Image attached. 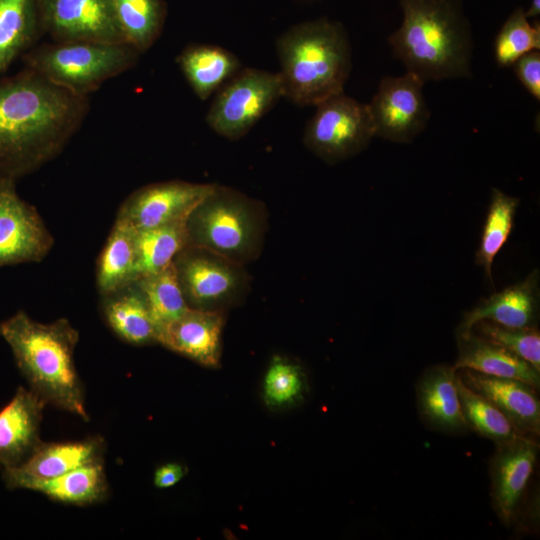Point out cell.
I'll return each mask as SVG.
<instances>
[{
    "instance_id": "6da1fadb",
    "label": "cell",
    "mask_w": 540,
    "mask_h": 540,
    "mask_svg": "<svg viewBox=\"0 0 540 540\" xmlns=\"http://www.w3.org/2000/svg\"><path fill=\"white\" fill-rule=\"evenodd\" d=\"M76 95L25 67L0 79V179L16 181L67 146L89 112Z\"/></svg>"
},
{
    "instance_id": "7a4b0ae2",
    "label": "cell",
    "mask_w": 540,
    "mask_h": 540,
    "mask_svg": "<svg viewBox=\"0 0 540 540\" xmlns=\"http://www.w3.org/2000/svg\"><path fill=\"white\" fill-rule=\"evenodd\" d=\"M403 21L388 42L424 82L471 78L473 37L459 0H399Z\"/></svg>"
},
{
    "instance_id": "3957f363",
    "label": "cell",
    "mask_w": 540,
    "mask_h": 540,
    "mask_svg": "<svg viewBox=\"0 0 540 540\" xmlns=\"http://www.w3.org/2000/svg\"><path fill=\"white\" fill-rule=\"evenodd\" d=\"M0 336L33 392L47 404L89 420L74 362L79 333L67 319L43 324L20 310L0 322Z\"/></svg>"
},
{
    "instance_id": "277c9868",
    "label": "cell",
    "mask_w": 540,
    "mask_h": 540,
    "mask_svg": "<svg viewBox=\"0 0 540 540\" xmlns=\"http://www.w3.org/2000/svg\"><path fill=\"white\" fill-rule=\"evenodd\" d=\"M283 97L316 106L344 93L352 52L343 25L326 17L296 24L276 41Z\"/></svg>"
},
{
    "instance_id": "5b68a950",
    "label": "cell",
    "mask_w": 540,
    "mask_h": 540,
    "mask_svg": "<svg viewBox=\"0 0 540 540\" xmlns=\"http://www.w3.org/2000/svg\"><path fill=\"white\" fill-rule=\"evenodd\" d=\"M261 203L216 185L185 220L188 245L204 248L243 265L262 246L265 215Z\"/></svg>"
},
{
    "instance_id": "8992f818",
    "label": "cell",
    "mask_w": 540,
    "mask_h": 540,
    "mask_svg": "<svg viewBox=\"0 0 540 540\" xmlns=\"http://www.w3.org/2000/svg\"><path fill=\"white\" fill-rule=\"evenodd\" d=\"M139 56L127 43L53 41L31 48L22 59L25 67L52 83L88 97L107 80L133 68Z\"/></svg>"
},
{
    "instance_id": "52a82bcc",
    "label": "cell",
    "mask_w": 540,
    "mask_h": 540,
    "mask_svg": "<svg viewBox=\"0 0 540 540\" xmlns=\"http://www.w3.org/2000/svg\"><path fill=\"white\" fill-rule=\"evenodd\" d=\"M282 97L278 72L241 68L215 93L205 119L218 135L238 140Z\"/></svg>"
},
{
    "instance_id": "ba28073f",
    "label": "cell",
    "mask_w": 540,
    "mask_h": 540,
    "mask_svg": "<svg viewBox=\"0 0 540 540\" xmlns=\"http://www.w3.org/2000/svg\"><path fill=\"white\" fill-rule=\"evenodd\" d=\"M373 137L369 105L341 93L316 105L303 141L317 157L334 164L360 153Z\"/></svg>"
},
{
    "instance_id": "9c48e42d",
    "label": "cell",
    "mask_w": 540,
    "mask_h": 540,
    "mask_svg": "<svg viewBox=\"0 0 540 540\" xmlns=\"http://www.w3.org/2000/svg\"><path fill=\"white\" fill-rule=\"evenodd\" d=\"M172 264L190 308L216 310L235 300L246 286L241 264L204 248L187 245Z\"/></svg>"
},
{
    "instance_id": "30bf717a",
    "label": "cell",
    "mask_w": 540,
    "mask_h": 540,
    "mask_svg": "<svg viewBox=\"0 0 540 540\" xmlns=\"http://www.w3.org/2000/svg\"><path fill=\"white\" fill-rule=\"evenodd\" d=\"M418 76H385L369 105L375 137L396 143L412 142L427 126L430 110Z\"/></svg>"
},
{
    "instance_id": "8fae6325",
    "label": "cell",
    "mask_w": 540,
    "mask_h": 540,
    "mask_svg": "<svg viewBox=\"0 0 540 540\" xmlns=\"http://www.w3.org/2000/svg\"><path fill=\"white\" fill-rule=\"evenodd\" d=\"M15 183L0 179V267L40 262L54 243L37 209L17 194Z\"/></svg>"
},
{
    "instance_id": "7c38bea8",
    "label": "cell",
    "mask_w": 540,
    "mask_h": 540,
    "mask_svg": "<svg viewBox=\"0 0 540 540\" xmlns=\"http://www.w3.org/2000/svg\"><path fill=\"white\" fill-rule=\"evenodd\" d=\"M214 186L179 180L148 184L123 201L116 220L125 222L136 231L185 221Z\"/></svg>"
},
{
    "instance_id": "4fadbf2b",
    "label": "cell",
    "mask_w": 540,
    "mask_h": 540,
    "mask_svg": "<svg viewBox=\"0 0 540 540\" xmlns=\"http://www.w3.org/2000/svg\"><path fill=\"white\" fill-rule=\"evenodd\" d=\"M43 33L54 42L125 43L112 0H37Z\"/></svg>"
},
{
    "instance_id": "5bb4252c",
    "label": "cell",
    "mask_w": 540,
    "mask_h": 540,
    "mask_svg": "<svg viewBox=\"0 0 540 540\" xmlns=\"http://www.w3.org/2000/svg\"><path fill=\"white\" fill-rule=\"evenodd\" d=\"M538 445L529 436L497 444L490 462L491 497L502 522L510 523L533 474Z\"/></svg>"
},
{
    "instance_id": "9a60e30c",
    "label": "cell",
    "mask_w": 540,
    "mask_h": 540,
    "mask_svg": "<svg viewBox=\"0 0 540 540\" xmlns=\"http://www.w3.org/2000/svg\"><path fill=\"white\" fill-rule=\"evenodd\" d=\"M103 453L101 437L73 442H42L23 464L3 470V479L10 489H25L31 482L52 479L81 466L102 462Z\"/></svg>"
},
{
    "instance_id": "2e32d148",
    "label": "cell",
    "mask_w": 540,
    "mask_h": 540,
    "mask_svg": "<svg viewBox=\"0 0 540 540\" xmlns=\"http://www.w3.org/2000/svg\"><path fill=\"white\" fill-rule=\"evenodd\" d=\"M47 403L31 389L19 387L0 410V466L23 464L42 443L40 424Z\"/></svg>"
},
{
    "instance_id": "e0dca14e",
    "label": "cell",
    "mask_w": 540,
    "mask_h": 540,
    "mask_svg": "<svg viewBox=\"0 0 540 540\" xmlns=\"http://www.w3.org/2000/svg\"><path fill=\"white\" fill-rule=\"evenodd\" d=\"M461 380L495 405L525 436L540 432V401L533 386L512 378L485 375L470 369H458Z\"/></svg>"
},
{
    "instance_id": "ac0fdd59",
    "label": "cell",
    "mask_w": 540,
    "mask_h": 540,
    "mask_svg": "<svg viewBox=\"0 0 540 540\" xmlns=\"http://www.w3.org/2000/svg\"><path fill=\"white\" fill-rule=\"evenodd\" d=\"M539 315V271L496 292L466 312L456 332L472 330L475 323L488 320L510 328L536 327Z\"/></svg>"
},
{
    "instance_id": "d6986e66",
    "label": "cell",
    "mask_w": 540,
    "mask_h": 540,
    "mask_svg": "<svg viewBox=\"0 0 540 540\" xmlns=\"http://www.w3.org/2000/svg\"><path fill=\"white\" fill-rule=\"evenodd\" d=\"M223 317L218 310L189 308L164 327L157 343L205 366H217Z\"/></svg>"
},
{
    "instance_id": "ffe728a7",
    "label": "cell",
    "mask_w": 540,
    "mask_h": 540,
    "mask_svg": "<svg viewBox=\"0 0 540 540\" xmlns=\"http://www.w3.org/2000/svg\"><path fill=\"white\" fill-rule=\"evenodd\" d=\"M417 401L424 421L431 428L447 433L469 429L459 399L457 370L453 366L436 365L427 369L417 385Z\"/></svg>"
},
{
    "instance_id": "44dd1931",
    "label": "cell",
    "mask_w": 540,
    "mask_h": 540,
    "mask_svg": "<svg viewBox=\"0 0 540 540\" xmlns=\"http://www.w3.org/2000/svg\"><path fill=\"white\" fill-rule=\"evenodd\" d=\"M458 356L453 367L485 375L512 378L534 388L540 386V372L526 361L480 336L473 330L456 332Z\"/></svg>"
},
{
    "instance_id": "7402d4cb",
    "label": "cell",
    "mask_w": 540,
    "mask_h": 540,
    "mask_svg": "<svg viewBox=\"0 0 540 540\" xmlns=\"http://www.w3.org/2000/svg\"><path fill=\"white\" fill-rule=\"evenodd\" d=\"M101 312L109 328L132 345L157 343V329L143 292L134 281L101 295Z\"/></svg>"
},
{
    "instance_id": "603a6c76",
    "label": "cell",
    "mask_w": 540,
    "mask_h": 540,
    "mask_svg": "<svg viewBox=\"0 0 540 540\" xmlns=\"http://www.w3.org/2000/svg\"><path fill=\"white\" fill-rule=\"evenodd\" d=\"M176 62L183 76L202 101L216 93L242 67L227 49L213 44L187 45Z\"/></svg>"
},
{
    "instance_id": "cb8c5ba5",
    "label": "cell",
    "mask_w": 540,
    "mask_h": 540,
    "mask_svg": "<svg viewBox=\"0 0 540 540\" xmlns=\"http://www.w3.org/2000/svg\"><path fill=\"white\" fill-rule=\"evenodd\" d=\"M41 34L37 0H0V74L33 48Z\"/></svg>"
},
{
    "instance_id": "d4e9b609",
    "label": "cell",
    "mask_w": 540,
    "mask_h": 540,
    "mask_svg": "<svg viewBox=\"0 0 540 540\" xmlns=\"http://www.w3.org/2000/svg\"><path fill=\"white\" fill-rule=\"evenodd\" d=\"M136 280V230L115 220L97 260V288L105 295Z\"/></svg>"
},
{
    "instance_id": "484cf974",
    "label": "cell",
    "mask_w": 540,
    "mask_h": 540,
    "mask_svg": "<svg viewBox=\"0 0 540 540\" xmlns=\"http://www.w3.org/2000/svg\"><path fill=\"white\" fill-rule=\"evenodd\" d=\"M25 489L70 505H89L102 501L108 484L102 462L81 466L52 479L34 481Z\"/></svg>"
},
{
    "instance_id": "4316f807",
    "label": "cell",
    "mask_w": 540,
    "mask_h": 540,
    "mask_svg": "<svg viewBox=\"0 0 540 540\" xmlns=\"http://www.w3.org/2000/svg\"><path fill=\"white\" fill-rule=\"evenodd\" d=\"M112 5L124 42L140 54L150 49L164 29L165 0H112Z\"/></svg>"
},
{
    "instance_id": "83f0119b",
    "label": "cell",
    "mask_w": 540,
    "mask_h": 540,
    "mask_svg": "<svg viewBox=\"0 0 540 540\" xmlns=\"http://www.w3.org/2000/svg\"><path fill=\"white\" fill-rule=\"evenodd\" d=\"M520 200L493 188L484 226L475 254V263L482 267L492 283V264L506 243L514 225Z\"/></svg>"
},
{
    "instance_id": "f1b7e54d",
    "label": "cell",
    "mask_w": 540,
    "mask_h": 540,
    "mask_svg": "<svg viewBox=\"0 0 540 540\" xmlns=\"http://www.w3.org/2000/svg\"><path fill=\"white\" fill-rule=\"evenodd\" d=\"M187 245L185 221L136 231L137 279L169 266Z\"/></svg>"
},
{
    "instance_id": "f546056e",
    "label": "cell",
    "mask_w": 540,
    "mask_h": 540,
    "mask_svg": "<svg viewBox=\"0 0 540 540\" xmlns=\"http://www.w3.org/2000/svg\"><path fill=\"white\" fill-rule=\"evenodd\" d=\"M144 294L152 319L159 332L190 307L186 303L173 264L136 280Z\"/></svg>"
},
{
    "instance_id": "4dcf8cb0",
    "label": "cell",
    "mask_w": 540,
    "mask_h": 540,
    "mask_svg": "<svg viewBox=\"0 0 540 540\" xmlns=\"http://www.w3.org/2000/svg\"><path fill=\"white\" fill-rule=\"evenodd\" d=\"M461 408L469 428L496 445L514 440L520 434L508 418L489 400L468 387L457 373ZM530 437V436H529Z\"/></svg>"
},
{
    "instance_id": "1f68e13d",
    "label": "cell",
    "mask_w": 540,
    "mask_h": 540,
    "mask_svg": "<svg viewBox=\"0 0 540 540\" xmlns=\"http://www.w3.org/2000/svg\"><path fill=\"white\" fill-rule=\"evenodd\" d=\"M540 49L539 21L529 22L523 7H517L506 19L494 42L498 66H512L524 54Z\"/></svg>"
},
{
    "instance_id": "d6a6232c",
    "label": "cell",
    "mask_w": 540,
    "mask_h": 540,
    "mask_svg": "<svg viewBox=\"0 0 540 540\" xmlns=\"http://www.w3.org/2000/svg\"><path fill=\"white\" fill-rule=\"evenodd\" d=\"M472 330L526 361L540 372V333L537 327L510 328L481 320L473 325Z\"/></svg>"
},
{
    "instance_id": "836d02e7",
    "label": "cell",
    "mask_w": 540,
    "mask_h": 540,
    "mask_svg": "<svg viewBox=\"0 0 540 540\" xmlns=\"http://www.w3.org/2000/svg\"><path fill=\"white\" fill-rule=\"evenodd\" d=\"M305 376L301 367L281 357H275L264 377L263 397L270 407H284L302 397Z\"/></svg>"
},
{
    "instance_id": "e575fe53",
    "label": "cell",
    "mask_w": 540,
    "mask_h": 540,
    "mask_svg": "<svg viewBox=\"0 0 540 540\" xmlns=\"http://www.w3.org/2000/svg\"><path fill=\"white\" fill-rule=\"evenodd\" d=\"M515 74L525 89L537 100H540V52L530 51L512 65Z\"/></svg>"
},
{
    "instance_id": "d590c367",
    "label": "cell",
    "mask_w": 540,
    "mask_h": 540,
    "mask_svg": "<svg viewBox=\"0 0 540 540\" xmlns=\"http://www.w3.org/2000/svg\"><path fill=\"white\" fill-rule=\"evenodd\" d=\"M186 474V469L179 463H167L155 470L153 482L157 488H170L176 485Z\"/></svg>"
},
{
    "instance_id": "8d00e7d4",
    "label": "cell",
    "mask_w": 540,
    "mask_h": 540,
    "mask_svg": "<svg viewBox=\"0 0 540 540\" xmlns=\"http://www.w3.org/2000/svg\"><path fill=\"white\" fill-rule=\"evenodd\" d=\"M540 14V0H531L530 7L525 11L528 19L536 18Z\"/></svg>"
}]
</instances>
